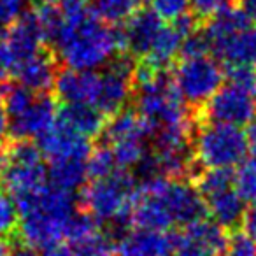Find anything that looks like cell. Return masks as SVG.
<instances>
[{
	"label": "cell",
	"mask_w": 256,
	"mask_h": 256,
	"mask_svg": "<svg viewBox=\"0 0 256 256\" xmlns=\"http://www.w3.org/2000/svg\"><path fill=\"white\" fill-rule=\"evenodd\" d=\"M20 212V237L28 251L64 254L68 224L74 218L72 193L58 186H44L16 200Z\"/></svg>",
	"instance_id": "obj_1"
},
{
	"label": "cell",
	"mask_w": 256,
	"mask_h": 256,
	"mask_svg": "<svg viewBox=\"0 0 256 256\" xmlns=\"http://www.w3.org/2000/svg\"><path fill=\"white\" fill-rule=\"evenodd\" d=\"M54 44L67 67L76 70H95L126 50L123 30L107 28L95 11L78 22L64 20V28Z\"/></svg>",
	"instance_id": "obj_2"
},
{
	"label": "cell",
	"mask_w": 256,
	"mask_h": 256,
	"mask_svg": "<svg viewBox=\"0 0 256 256\" xmlns=\"http://www.w3.org/2000/svg\"><path fill=\"white\" fill-rule=\"evenodd\" d=\"M137 200L136 181L124 168L106 178L93 179L82 190L81 202L95 220L126 223Z\"/></svg>",
	"instance_id": "obj_3"
},
{
	"label": "cell",
	"mask_w": 256,
	"mask_h": 256,
	"mask_svg": "<svg viewBox=\"0 0 256 256\" xmlns=\"http://www.w3.org/2000/svg\"><path fill=\"white\" fill-rule=\"evenodd\" d=\"M206 36L210 51L226 65H256V30L240 9L228 8L214 16Z\"/></svg>",
	"instance_id": "obj_4"
},
{
	"label": "cell",
	"mask_w": 256,
	"mask_h": 256,
	"mask_svg": "<svg viewBox=\"0 0 256 256\" xmlns=\"http://www.w3.org/2000/svg\"><path fill=\"white\" fill-rule=\"evenodd\" d=\"M249 142L238 124L210 121L196 134L195 154L204 167H235L246 158Z\"/></svg>",
	"instance_id": "obj_5"
},
{
	"label": "cell",
	"mask_w": 256,
	"mask_h": 256,
	"mask_svg": "<svg viewBox=\"0 0 256 256\" xmlns=\"http://www.w3.org/2000/svg\"><path fill=\"white\" fill-rule=\"evenodd\" d=\"M224 72L216 60L206 56L182 58L176 68L174 82L184 102L202 106L221 88Z\"/></svg>",
	"instance_id": "obj_6"
},
{
	"label": "cell",
	"mask_w": 256,
	"mask_h": 256,
	"mask_svg": "<svg viewBox=\"0 0 256 256\" xmlns=\"http://www.w3.org/2000/svg\"><path fill=\"white\" fill-rule=\"evenodd\" d=\"M176 252L179 254H223L228 251V237L224 228L216 221L200 218L184 224V230L174 234Z\"/></svg>",
	"instance_id": "obj_7"
},
{
	"label": "cell",
	"mask_w": 256,
	"mask_h": 256,
	"mask_svg": "<svg viewBox=\"0 0 256 256\" xmlns=\"http://www.w3.org/2000/svg\"><path fill=\"white\" fill-rule=\"evenodd\" d=\"M206 112L210 121L238 124V126L249 124L256 114L254 96L230 82L228 86L218 90L207 100Z\"/></svg>",
	"instance_id": "obj_8"
},
{
	"label": "cell",
	"mask_w": 256,
	"mask_h": 256,
	"mask_svg": "<svg viewBox=\"0 0 256 256\" xmlns=\"http://www.w3.org/2000/svg\"><path fill=\"white\" fill-rule=\"evenodd\" d=\"M116 242L100 230L98 220L92 214H78L72 218L65 237L64 254H107L114 252Z\"/></svg>",
	"instance_id": "obj_9"
},
{
	"label": "cell",
	"mask_w": 256,
	"mask_h": 256,
	"mask_svg": "<svg viewBox=\"0 0 256 256\" xmlns=\"http://www.w3.org/2000/svg\"><path fill=\"white\" fill-rule=\"evenodd\" d=\"M37 146L40 148L44 156L50 158V162L67 156L88 158L90 153H92L88 137L72 130L68 124L58 120V116L56 121L48 128L46 132H42L37 137Z\"/></svg>",
	"instance_id": "obj_10"
},
{
	"label": "cell",
	"mask_w": 256,
	"mask_h": 256,
	"mask_svg": "<svg viewBox=\"0 0 256 256\" xmlns=\"http://www.w3.org/2000/svg\"><path fill=\"white\" fill-rule=\"evenodd\" d=\"M164 198L168 206L176 224H188L207 214V206L202 193L193 186L168 179L164 190Z\"/></svg>",
	"instance_id": "obj_11"
},
{
	"label": "cell",
	"mask_w": 256,
	"mask_h": 256,
	"mask_svg": "<svg viewBox=\"0 0 256 256\" xmlns=\"http://www.w3.org/2000/svg\"><path fill=\"white\" fill-rule=\"evenodd\" d=\"M102 74L95 70H68L62 72L54 81L56 93L65 104H92L95 106L100 93Z\"/></svg>",
	"instance_id": "obj_12"
},
{
	"label": "cell",
	"mask_w": 256,
	"mask_h": 256,
	"mask_svg": "<svg viewBox=\"0 0 256 256\" xmlns=\"http://www.w3.org/2000/svg\"><path fill=\"white\" fill-rule=\"evenodd\" d=\"M4 188L12 198H22L39 192L48 184V170L40 162H9L2 172Z\"/></svg>",
	"instance_id": "obj_13"
},
{
	"label": "cell",
	"mask_w": 256,
	"mask_h": 256,
	"mask_svg": "<svg viewBox=\"0 0 256 256\" xmlns=\"http://www.w3.org/2000/svg\"><path fill=\"white\" fill-rule=\"evenodd\" d=\"M56 116L58 110L54 100L51 96H40L34 100L26 112L9 120V134L18 140L39 137L56 121Z\"/></svg>",
	"instance_id": "obj_14"
},
{
	"label": "cell",
	"mask_w": 256,
	"mask_h": 256,
	"mask_svg": "<svg viewBox=\"0 0 256 256\" xmlns=\"http://www.w3.org/2000/svg\"><path fill=\"white\" fill-rule=\"evenodd\" d=\"M114 252L121 254H170L176 252L174 234L167 230L137 228L116 242Z\"/></svg>",
	"instance_id": "obj_15"
},
{
	"label": "cell",
	"mask_w": 256,
	"mask_h": 256,
	"mask_svg": "<svg viewBox=\"0 0 256 256\" xmlns=\"http://www.w3.org/2000/svg\"><path fill=\"white\" fill-rule=\"evenodd\" d=\"M162 28H164V18L154 9L136 11L128 18V25L123 30L126 50L139 56H146Z\"/></svg>",
	"instance_id": "obj_16"
},
{
	"label": "cell",
	"mask_w": 256,
	"mask_h": 256,
	"mask_svg": "<svg viewBox=\"0 0 256 256\" xmlns=\"http://www.w3.org/2000/svg\"><path fill=\"white\" fill-rule=\"evenodd\" d=\"M6 37H8V42L11 46L18 67L26 58L40 51V44L44 42L42 32H40L34 11L23 12L12 25H9V30H6Z\"/></svg>",
	"instance_id": "obj_17"
},
{
	"label": "cell",
	"mask_w": 256,
	"mask_h": 256,
	"mask_svg": "<svg viewBox=\"0 0 256 256\" xmlns=\"http://www.w3.org/2000/svg\"><path fill=\"white\" fill-rule=\"evenodd\" d=\"M104 130H106V139L112 144L128 139L144 140L150 134L156 132V126L139 110L137 112L136 110H118Z\"/></svg>",
	"instance_id": "obj_18"
},
{
	"label": "cell",
	"mask_w": 256,
	"mask_h": 256,
	"mask_svg": "<svg viewBox=\"0 0 256 256\" xmlns=\"http://www.w3.org/2000/svg\"><path fill=\"white\" fill-rule=\"evenodd\" d=\"M20 82L34 93H44L54 84V60L48 53L37 51L16 68Z\"/></svg>",
	"instance_id": "obj_19"
},
{
	"label": "cell",
	"mask_w": 256,
	"mask_h": 256,
	"mask_svg": "<svg viewBox=\"0 0 256 256\" xmlns=\"http://www.w3.org/2000/svg\"><path fill=\"white\" fill-rule=\"evenodd\" d=\"M58 120L88 139L96 137L106 128V114L92 104H65L58 110Z\"/></svg>",
	"instance_id": "obj_20"
},
{
	"label": "cell",
	"mask_w": 256,
	"mask_h": 256,
	"mask_svg": "<svg viewBox=\"0 0 256 256\" xmlns=\"http://www.w3.org/2000/svg\"><path fill=\"white\" fill-rule=\"evenodd\" d=\"M246 200L237 193V190H223L216 195L207 196L206 206L207 212L210 214L216 223L223 228H234L242 223V218L246 214Z\"/></svg>",
	"instance_id": "obj_21"
},
{
	"label": "cell",
	"mask_w": 256,
	"mask_h": 256,
	"mask_svg": "<svg viewBox=\"0 0 256 256\" xmlns=\"http://www.w3.org/2000/svg\"><path fill=\"white\" fill-rule=\"evenodd\" d=\"M86 160L88 158L81 156H67L51 160L50 165V176L51 184L65 190V192L74 193L79 190L84 181L88 179V170H86Z\"/></svg>",
	"instance_id": "obj_22"
},
{
	"label": "cell",
	"mask_w": 256,
	"mask_h": 256,
	"mask_svg": "<svg viewBox=\"0 0 256 256\" xmlns=\"http://www.w3.org/2000/svg\"><path fill=\"white\" fill-rule=\"evenodd\" d=\"M184 34L176 26V23L172 22V25L165 26L160 30V34L156 36L154 42L151 44L150 51H148L146 58L144 60L151 62L153 65L156 67L164 68L165 65H168L176 56L178 53L181 51V44L184 40Z\"/></svg>",
	"instance_id": "obj_23"
},
{
	"label": "cell",
	"mask_w": 256,
	"mask_h": 256,
	"mask_svg": "<svg viewBox=\"0 0 256 256\" xmlns=\"http://www.w3.org/2000/svg\"><path fill=\"white\" fill-rule=\"evenodd\" d=\"M34 14H36L37 23L40 26L44 40L54 42L60 36L62 28H64V12H62V9H58L54 4L39 2V6L34 9Z\"/></svg>",
	"instance_id": "obj_24"
},
{
	"label": "cell",
	"mask_w": 256,
	"mask_h": 256,
	"mask_svg": "<svg viewBox=\"0 0 256 256\" xmlns=\"http://www.w3.org/2000/svg\"><path fill=\"white\" fill-rule=\"evenodd\" d=\"M235 172L228 167H209L198 178V192L202 196H210L234 186Z\"/></svg>",
	"instance_id": "obj_25"
},
{
	"label": "cell",
	"mask_w": 256,
	"mask_h": 256,
	"mask_svg": "<svg viewBox=\"0 0 256 256\" xmlns=\"http://www.w3.org/2000/svg\"><path fill=\"white\" fill-rule=\"evenodd\" d=\"M139 8V0H96L95 14L102 22L120 23L123 20L130 18Z\"/></svg>",
	"instance_id": "obj_26"
},
{
	"label": "cell",
	"mask_w": 256,
	"mask_h": 256,
	"mask_svg": "<svg viewBox=\"0 0 256 256\" xmlns=\"http://www.w3.org/2000/svg\"><path fill=\"white\" fill-rule=\"evenodd\" d=\"M234 186L237 190V193L242 198L248 200L256 198V156L251 154V158L242 160L238 164V168L235 172L234 178Z\"/></svg>",
	"instance_id": "obj_27"
},
{
	"label": "cell",
	"mask_w": 256,
	"mask_h": 256,
	"mask_svg": "<svg viewBox=\"0 0 256 256\" xmlns=\"http://www.w3.org/2000/svg\"><path fill=\"white\" fill-rule=\"evenodd\" d=\"M110 150L116 158L118 167L130 168L137 167L146 154H144V144L140 139H128V140H118L110 144Z\"/></svg>",
	"instance_id": "obj_28"
},
{
	"label": "cell",
	"mask_w": 256,
	"mask_h": 256,
	"mask_svg": "<svg viewBox=\"0 0 256 256\" xmlns=\"http://www.w3.org/2000/svg\"><path fill=\"white\" fill-rule=\"evenodd\" d=\"M118 164L114 153L110 148H96L90 153L86 160V170H88L90 179H100L112 174L116 170Z\"/></svg>",
	"instance_id": "obj_29"
},
{
	"label": "cell",
	"mask_w": 256,
	"mask_h": 256,
	"mask_svg": "<svg viewBox=\"0 0 256 256\" xmlns=\"http://www.w3.org/2000/svg\"><path fill=\"white\" fill-rule=\"evenodd\" d=\"M4 104H6V110L9 114V120L16 116H22L23 112L32 107L34 104V92L28 90L26 86H11V88L4 90Z\"/></svg>",
	"instance_id": "obj_30"
},
{
	"label": "cell",
	"mask_w": 256,
	"mask_h": 256,
	"mask_svg": "<svg viewBox=\"0 0 256 256\" xmlns=\"http://www.w3.org/2000/svg\"><path fill=\"white\" fill-rule=\"evenodd\" d=\"M226 76L230 79L232 84L238 86L244 92L251 93L256 96V68L254 65H246V64H235L226 65Z\"/></svg>",
	"instance_id": "obj_31"
},
{
	"label": "cell",
	"mask_w": 256,
	"mask_h": 256,
	"mask_svg": "<svg viewBox=\"0 0 256 256\" xmlns=\"http://www.w3.org/2000/svg\"><path fill=\"white\" fill-rule=\"evenodd\" d=\"M18 206L9 193L0 192V237L9 235L18 224Z\"/></svg>",
	"instance_id": "obj_32"
},
{
	"label": "cell",
	"mask_w": 256,
	"mask_h": 256,
	"mask_svg": "<svg viewBox=\"0 0 256 256\" xmlns=\"http://www.w3.org/2000/svg\"><path fill=\"white\" fill-rule=\"evenodd\" d=\"M193 16L198 20H212L220 12L232 8V0H190Z\"/></svg>",
	"instance_id": "obj_33"
},
{
	"label": "cell",
	"mask_w": 256,
	"mask_h": 256,
	"mask_svg": "<svg viewBox=\"0 0 256 256\" xmlns=\"http://www.w3.org/2000/svg\"><path fill=\"white\" fill-rule=\"evenodd\" d=\"M210 51L209 40H207L206 32L204 34H190L188 37H184L181 44V56L182 58H198V56H206Z\"/></svg>",
	"instance_id": "obj_34"
},
{
	"label": "cell",
	"mask_w": 256,
	"mask_h": 256,
	"mask_svg": "<svg viewBox=\"0 0 256 256\" xmlns=\"http://www.w3.org/2000/svg\"><path fill=\"white\" fill-rule=\"evenodd\" d=\"M153 9L164 20H176L184 14L190 6V0H151Z\"/></svg>",
	"instance_id": "obj_35"
},
{
	"label": "cell",
	"mask_w": 256,
	"mask_h": 256,
	"mask_svg": "<svg viewBox=\"0 0 256 256\" xmlns=\"http://www.w3.org/2000/svg\"><path fill=\"white\" fill-rule=\"evenodd\" d=\"M228 252L235 256H254L256 242L246 232H237L228 237Z\"/></svg>",
	"instance_id": "obj_36"
},
{
	"label": "cell",
	"mask_w": 256,
	"mask_h": 256,
	"mask_svg": "<svg viewBox=\"0 0 256 256\" xmlns=\"http://www.w3.org/2000/svg\"><path fill=\"white\" fill-rule=\"evenodd\" d=\"M26 0H0V25H12L25 12Z\"/></svg>",
	"instance_id": "obj_37"
},
{
	"label": "cell",
	"mask_w": 256,
	"mask_h": 256,
	"mask_svg": "<svg viewBox=\"0 0 256 256\" xmlns=\"http://www.w3.org/2000/svg\"><path fill=\"white\" fill-rule=\"evenodd\" d=\"M65 22H78L90 12L88 0H58Z\"/></svg>",
	"instance_id": "obj_38"
},
{
	"label": "cell",
	"mask_w": 256,
	"mask_h": 256,
	"mask_svg": "<svg viewBox=\"0 0 256 256\" xmlns=\"http://www.w3.org/2000/svg\"><path fill=\"white\" fill-rule=\"evenodd\" d=\"M242 226L244 232L256 242V207H252L251 210H246L244 218H242Z\"/></svg>",
	"instance_id": "obj_39"
},
{
	"label": "cell",
	"mask_w": 256,
	"mask_h": 256,
	"mask_svg": "<svg viewBox=\"0 0 256 256\" xmlns=\"http://www.w3.org/2000/svg\"><path fill=\"white\" fill-rule=\"evenodd\" d=\"M8 132H9V114L6 110L4 96L0 95V140L4 139Z\"/></svg>",
	"instance_id": "obj_40"
},
{
	"label": "cell",
	"mask_w": 256,
	"mask_h": 256,
	"mask_svg": "<svg viewBox=\"0 0 256 256\" xmlns=\"http://www.w3.org/2000/svg\"><path fill=\"white\" fill-rule=\"evenodd\" d=\"M238 9L251 22H256V0H238Z\"/></svg>",
	"instance_id": "obj_41"
},
{
	"label": "cell",
	"mask_w": 256,
	"mask_h": 256,
	"mask_svg": "<svg viewBox=\"0 0 256 256\" xmlns=\"http://www.w3.org/2000/svg\"><path fill=\"white\" fill-rule=\"evenodd\" d=\"M248 142H249V151H251V154H254L256 156V120H252L251 123H249V128H248Z\"/></svg>",
	"instance_id": "obj_42"
},
{
	"label": "cell",
	"mask_w": 256,
	"mask_h": 256,
	"mask_svg": "<svg viewBox=\"0 0 256 256\" xmlns=\"http://www.w3.org/2000/svg\"><path fill=\"white\" fill-rule=\"evenodd\" d=\"M8 164H9V151H6L4 148L0 146V174L6 170Z\"/></svg>",
	"instance_id": "obj_43"
},
{
	"label": "cell",
	"mask_w": 256,
	"mask_h": 256,
	"mask_svg": "<svg viewBox=\"0 0 256 256\" xmlns=\"http://www.w3.org/2000/svg\"><path fill=\"white\" fill-rule=\"evenodd\" d=\"M9 74H11V72H9L8 68H6V65L2 64V62H0V86H2L6 81H8Z\"/></svg>",
	"instance_id": "obj_44"
},
{
	"label": "cell",
	"mask_w": 256,
	"mask_h": 256,
	"mask_svg": "<svg viewBox=\"0 0 256 256\" xmlns=\"http://www.w3.org/2000/svg\"><path fill=\"white\" fill-rule=\"evenodd\" d=\"M11 251H12L11 246H9L8 242L4 240V238L0 237V256H2V254H9V252H11Z\"/></svg>",
	"instance_id": "obj_45"
},
{
	"label": "cell",
	"mask_w": 256,
	"mask_h": 256,
	"mask_svg": "<svg viewBox=\"0 0 256 256\" xmlns=\"http://www.w3.org/2000/svg\"><path fill=\"white\" fill-rule=\"evenodd\" d=\"M39 2H42V4H56L58 0H39Z\"/></svg>",
	"instance_id": "obj_46"
},
{
	"label": "cell",
	"mask_w": 256,
	"mask_h": 256,
	"mask_svg": "<svg viewBox=\"0 0 256 256\" xmlns=\"http://www.w3.org/2000/svg\"><path fill=\"white\" fill-rule=\"evenodd\" d=\"M254 202H256V198H254ZM254 207H256V204H254Z\"/></svg>",
	"instance_id": "obj_47"
}]
</instances>
